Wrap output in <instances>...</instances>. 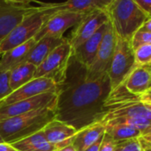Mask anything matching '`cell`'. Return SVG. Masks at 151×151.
Listing matches in <instances>:
<instances>
[{"instance_id":"cell-1","label":"cell","mask_w":151,"mask_h":151,"mask_svg":"<svg viewBox=\"0 0 151 151\" xmlns=\"http://www.w3.org/2000/svg\"><path fill=\"white\" fill-rule=\"evenodd\" d=\"M86 70L72 54L64 78L57 85L55 119L78 131L101 121L105 115L104 103L111 92L108 75L89 81Z\"/></svg>"},{"instance_id":"cell-2","label":"cell","mask_w":151,"mask_h":151,"mask_svg":"<svg viewBox=\"0 0 151 151\" xmlns=\"http://www.w3.org/2000/svg\"><path fill=\"white\" fill-rule=\"evenodd\" d=\"M55 116L56 105H52L6 119L0 122V135L11 144L41 131Z\"/></svg>"},{"instance_id":"cell-3","label":"cell","mask_w":151,"mask_h":151,"mask_svg":"<svg viewBox=\"0 0 151 151\" xmlns=\"http://www.w3.org/2000/svg\"><path fill=\"white\" fill-rule=\"evenodd\" d=\"M106 11L115 33L129 41L151 17L132 0H114Z\"/></svg>"},{"instance_id":"cell-4","label":"cell","mask_w":151,"mask_h":151,"mask_svg":"<svg viewBox=\"0 0 151 151\" xmlns=\"http://www.w3.org/2000/svg\"><path fill=\"white\" fill-rule=\"evenodd\" d=\"M52 14V13L41 4L36 12L28 15L0 43V55L34 38Z\"/></svg>"},{"instance_id":"cell-5","label":"cell","mask_w":151,"mask_h":151,"mask_svg":"<svg viewBox=\"0 0 151 151\" xmlns=\"http://www.w3.org/2000/svg\"><path fill=\"white\" fill-rule=\"evenodd\" d=\"M136 65L134 50L130 41L116 34L114 53L108 71L111 91L124 83Z\"/></svg>"},{"instance_id":"cell-6","label":"cell","mask_w":151,"mask_h":151,"mask_svg":"<svg viewBox=\"0 0 151 151\" xmlns=\"http://www.w3.org/2000/svg\"><path fill=\"white\" fill-rule=\"evenodd\" d=\"M72 54L73 50L67 38L62 44L53 49L44 61L37 67L34 78H51L58 85L64 78Z\"/></svg>"},{"instance_id":"cell-7","label":"cell","mask_w":151,"mask_h":151,"mask_svg":"<svg viewBox=\"0 0 151 151\" xmlns=\"http://www.w3.org/2000/svg\"><path fill=\"white\" fill-rule=\"evenodd\" d=\"M116 44V33L109 21L108 29L105 32L99 50L86 70V79L89 81H96L108 75V71L111 63Z\"/></svg>"},{"instance_id":"cell-8","label":"cell","mask_w":151,"mask_h":151,"mask_svg":"<svg viewBox=\"0 0 151 151\" xmlns=\"http://www.w3.org/2000/svg\"><path fill=\"white\" fill-rule=\"evenodd\" d=\"M38 7L0 0V43L28 15L36 12Z\"/></svg>"},{"instance_id":"cell-9","label":"cell","mask_w":151,"mask_h":151,"mask_svg":"<svg viewBox=\"0 0 151 151\" xmlns=\"http://www.w3.org/2000/svg\"><path fill=\"white\" fill-rule=\"evenodd\" d=\"M109 14L106 10L99 9L86 14L82 20L74 27L70 37L68 38L72 50L77 49L80 45L91 37L103 24L109 22Z\"/></svg>"},{"instance_id":"cell-10","label":"cell","mask_w":151,"mask_h":151,"mask_svg":"<svg viewBox=\"0 0 151 151\" xmlns=\"http://www.w3.org/2000/svg\"><path fill=\"white\" fill-rule=\"evenodd\" d=\"M57 92L42 93L0 108V122L38 109L56 105Z\"/></svg>"},{"instance_id":"cell-11","label":"cell","mask_w":151,"mask_h":151,"mask_svg":"<svg viewBox=\"0 0 151 151\" xmlns=\"http://www.w3.org/2000/svg\"><path fill=\"white\" fill-rule=\"evenodd\" d=\"M84 16V14L70 12H56L46 20L34 39L37 41L46 36L63 37V34L68 29L75 27Z\"/></svg>"},{"instance_id":"cell-12","label":"cell","mask_w":151,"mask_h":151,"mask_svg":"<svg viewBox=\"0 0 151 151\" xmlns=\"http://www.w3.org/2000/svg\"><path fill=\"white\" fill-rule=\"evenodd\" d=\"M49 92H57V85L52 79L47 78H34L3 99L0 101V108Z\"/></svg>"},{"instance_id":"cell-13","label":"cell","mask_w":151,"mask_h":151,"mask_svg":"<svg viewBox=\"0 0 151 151\" xmlns=\"http://www.w3.org/2000/svg\"><path fill=\"white\" fill-rule=\"evenodd\" d=\"M48 142L54 145L58 149L72 144L78 130L72 125L57 119L52 120L42 129Z\"/></svg>"},{"instance_id":"cell-14","label":"cell","mask_w":151,"mask_h":151,"mask_svg":"<svg viewBox=\"0 0 151 151\" xmlns=\"http://www.w3.org/2000/svg\"><path fill=\"white\" fill-rule=\"evenodd\" d=\"M109 22V20L105 24H103L91 37H89L86 41H85L77 49L73 51V56L75 59L84 65L86 68L90 67L99 50L105 32L108 29Z\"/></svg>"},{"instance_id":"cell-15","label":"cell","mask_w":151,"mask_h":151,"mask_svg":"<svg viewBox=\"0 0 151 151\" xmlns=\"http://www.w3.org/2000/svg\"><path fill=\"white\" fill-rule=\"evenodd\" d=\"M151 83V68L149 65H136L123 85L133 95L139 96L149 89Z\"/></svg>"},{"instance_id":"cell-16","label":"cell","mask_w":151,"mask_h":151,"mask_svg":"<svg viewBox=\"0 0 151 151\" xmlns=\"http://www.w3.org/2000/svg\"><path fill=\"white\" fill-rule=\"evenodd\" d=\"M44 6L52 14L56 12H70L86 15L95 10L102 9L98 0H66L61 3H49L44 4Z\"/></svg>"},{"instance_id":"cell-17","label":"cell","mask_w":151,"mask_h":151,"mask_svg":"<svg viewBox=\"0 0 151 151\" xmlns=\"http://www.w3.org/2000/svg\"><path fill=\"white\" fill-rule=\"evenodd\" d=\"M67 38L66 37H57L46 36L37 40L32 49L29 51L25 61H28L36 67L39 66L44 60L49 55V53L62 44Z\"/></svg>"},{"instance_id":"cell-18","label":"cell","mask_w":151,"mask_h":151,"mask_svg":"<svg viewBox=\"0 0 151 151\" xmlns=\"http://www.w3.org/2000/svg\"><path fill=\"white\" fill-rule=\"evenodd\" d=\"M36 42L37 41L32 38L28 42L1 54L0 56V73L10 72L14 68L25 61L26 57L35 45Z\"/></svg>"},{"instance_id":"cell-19","label":"cell","mask_w":151,"mask_h":151,"mask_svg":"<svg viewBox=\"0 0 151 151\" xmlns=\"http://www.w3.org/2000/svg\"><path fill=\"white\" fill-rule=\"evenodd\" d=\"M105 131L106 125L101 121L89 124L78 132L74 138L72 145L78 151H84L102 137Z\"/></svg>"},{"instance_id":"cell-20","label":"cell","mask_w":151,"mask_h":151,"mask_svg":"<svg viewBox=\"0 0 151 151\" xmlns=\"http://www.w3.org/2000/svg\"><path fill=\"white\" fill-rule=\"evenodd\" d=\"M18 151H56L54 145L45 139L43 131L35 132L26 138L10 144Z\"/></svg>"},{"instance_id":"cell-21","label":"cell","mask_w":151,"mask_h":151,"mask_svg":"<svg viewBox=\"0 0 151 151\" xmlns=\"http://www.w3.org/2000/svg\"><path fill=\"white\" fill-rule=\"evenodd\" d=\"M37 67L28 61H23L14 68L9 74V87L12 92L34 79Z\"/></svg>"},{"instance_id":"cell-22","label":"cell","mask_w":151,"mask_h":151,"mask_svg":"<svg viewBox=\"0 0 151 151\" xmlns=\"http://www.w3.org/2000/svg\"><path fill=\"white\" fill-rule=\"evenodd\" d=\"M105 132L116 142L124 139L139 138L141 135V132L139 130L122 124L106 125Z\"/></svg>"},{"instance_id":"cell-23","label":"cell","mask_w":151,"mask_h":151,"mask_svg":"<svg viewBox=\"0 0 151 151\" xmlns=\"http://www.w3.org/2000/svg\"><path fill=\"white\" fill-rule=\"evenodd\" d=\"M126 124L131 127L136 128L141 132V133L151 124V121L143 118V117H136V116H124V117H118L112 120L108 121L105 123V125L108 124Z\"/></svg>"},{"instance_id":"cell-24","label":"cell","mask_w":151,"mask_h":151,"mask_svg":"<svg viewBox=\"0 0 151 151\" xmlns=\"http://www.w3.org/2000/svg\"><path fill=\"white\" fill-rule=\"evenodd\" d=\"M135 62L137 65H150L151 64V44L145 45L134 50Z\"/></svg>"},{"instance_id":"cell-25","label":"cell","mask_w":151,"mask_h":151,"mask_svg":"<svg viewBox=\"0 0 151 151\" xmlns=\"http://www.w3.org/2000/svg\"><path fill=\"white\" fill-rule=\"evenodd\" d=\"M139 138L117 141L115 151H141V146Z\"/></svg>"},{"instance_id":"cell-26","label":"cell","mask_w":151,"mask_h":151,"mask_svg":"<svg viewBox=\"0 0 151 151\" xmlns=\"http://www.w3.org/2000/svg\"><path fill=\"white\" fill-rule=\"evenodd\" d=\"M130 43L133 50H136L138 47L145 45H150L151 44V33L138 30L132 37Z\"/></svg>"},{"instance_id":"cell-27","label":"cell","mask_w":151,"mask_h":151,"mask_svg":"<svg viewBox=\"0 0 151 151\" xmlns=\"http://www.w3.org/2000/svg\"><path fill=\"white\" fill-rule=\"evenodd\" d=\"M9 74L10 72L0 73V101L12 93L9 87Z\"/></svg>"},{"instance_id":"cell-28","label":"cell","mask_w":151,"mask_h":151,"mask_svg":"<svg viewBox=\"0 0 151 151\" xmlns=\"http://www.w3.org/2000/svg\"><path fill=\"white\" fill-rule=\"evenodd\" d=\"M116 144V141H115L109 134L105 132L103 135L99 151H115Z\"/></svg>"},{"instance_id":"cell-29","label":"cell","mask_w":151,"mask_h":151,"mask_svg":"<svg viewBox=\"0 0 151 151\" xmlns=\"http://www.w3.org/2000/svg\"><path fill=\"white\" fill-rule=\"evenodd\" d=\"M144 12L151 15V0H132Z\"/></svg>"},{"instance_id":"cell-30","label":"cell","mask_w":151,"mask_h":151,"mask_svg":"<svg viewBox=\"0 0 151 151\" xmlns=\"http://www.w3.org/2000/svg\"><path fill=\"white\" fill-rule=\"evenodd\" d=\"M139 99L144 104H151V89H148L147 92L140 94Z\"/></svg>"},{"instance_id":"cell-31","label":"cell","mask_w":151,"mask_h":151,"mask_svg":"<svg viewBox=\"0 0 151 151\" xmlns=\"http://www.w3.org/2000/svg\"><path fill=\"white\" fill-rule=\"evenodd\" d=\"M102 137H101L96 142H94L93 145H91L90 147H88L87 148H86L84 151H99V148H100V146L101 144V141H102Z\"/></svg>"},{"instance_id":"cell-32","label":"cell","mask_w":151,"mask_h":151,"mask_svg":"<svg viewBox=\"0 0 151 151\" xmlns=\"http://www.w3.org/2000/svg\"><path fill=\"white\" fill-rule=\"evenodd\" d=\"M139 142H140V146H141V151H151V143L145 140L142 138H139Z\"/></svg>"},{"instance_id":"cell-33","label":"cell","mask_w":151,"mask_h":151,"mask_svg":"<svg viewBox=\"0 0 151 151\" xmlns=\"http://www.w3.org/2000/svg\"><path fill=\"white\" fill-rule=\"evenodd\" d=\"M141 31H145V32H149L151 33V17L141 26V28L139 29Z\"/></svg>"},{"instance_id":"cell-34","label":"cell","mask_w":151,"mask_h":151,"mask_svg":"<svg viewBox=\"0 0 151 151\" xmlns=\"http://www.w3.org/2000/svg\"><path fill=\"white\" fill-rule=\"evenodd\" d=\"M0 151H18V150L13 147L10 144L3 142V143H0Z\"/></svg>"},{"instance_id":"cell-35","label":"cell","mask_w":151,"mask_h":151,"mask_svg":"<svg viewBox=\"0 0 151 151\" xmlns=\"http://www.w3.org/2000/svg\"><path fill=\"white\" fill-rule=\"evenodd\" d=\"M113 1H114V0H98V2H99L100 6H101V8L104 9V10H106V9L109 7V6Z\"/></svg>"},{"instance_id":"cell-36","label":"cell","mask_w":151,"mask_h":151,"mask_svg":"<svg viewBox=\"0 0 151 151\" xmlns=\"http://www.w3.org/2000/svg\"><path fill=\"white\" fill-rule=\"evenodd\" d=\"M140 137L143 139H151V124L141 133Z\"/></svg>"},{"instance_id":"cell-37","label":"cell","mask_w":151,"mask_h":151,"mask_svg":"<svg viewBox=\"0 0 151 151\" xmlns=\"http://www.w3.org/2000/svg\"><path fill=\"white\" fill-rule=\"evenodd\" d=\"M6 1L15 3V4H22V5H29L32 0H6Z\"/></svg>"},{"instance_id":"cell-38","label":"cell","mask_w":151,"mask_h":151,"mask_svg":"<svg viewBox=\"0 0 151 151\" xmlns=\"http://www.w3.org/2000/svg\"><path fill=\"white\" fill-rule=\"evenodd\" d=\"M56 151H78V150L76 149V147L72 144H69V145L65 146V147H61V148H60V149H58Z\"/></svg>"},{"instance_id":"cell-39","label":"cell","mask_w":151,"mask_h":151,"mask_svg":"<svg viewBox=\"0 0 151 151\" xmlns=\"http://www.w3.org/2000/svg\"><path fill=\"white\" fill-rule=\"evenodd\" d=\"M145 106H146L149 110H151V104H145Z\"/></svg>"},{"instance_id":"cell-40","label":"cell","mask_w":151,"mask_h":151,"mask_svg":"<svg viewBox=\"0 0 151 151\" xmlns=\"http://www.w3.org/2000/svg\"><path fill=\"white\" fill-rule=\"evenodd\" d=\"M3 142H5V141H4V139H2L1 135H0V143H3Z\"/></svg>"},{"instance_id":"cell-41","label":"cell","mask_w":151,"mask_h":151,"mask_svg":"<svg viewBox=\"0 0 151 151\" xmlns=\"http://www.w3.org/2000/svg\"><path fill=\"white\" fill-rule=\"evenodd\" d=\"M140 138H141V137H140ZM142 139H143V138H142ZM145 139V140H147V141H148V142H150V143H151V139Z\"/></svg>"},{"instance_id":"cell-42","label":"cell","mask_w":151,"mask_h":151,"mask_svg":"<svg viewBox=\"0 0 151 151\" xmlns=\"http://www.w3.org/2000/svg\"><path fill=\"white\" fill-rule=\"evenodd\" d=\"M149 89H151V83H150V86H149Z\"/></svg>"},{"instance_id":"cell-43","label":"cell","mask_w":151,"mask_h":151,"mask_svg":"<svg viewBox=\"0 0 151 151\" xmlns=\"http://www.w3.org/2000/svg\"><path fill=\"white\" fill-rule=\"evenodd\" d=\"M149 67H150V68H151V64H150V65H149Z\"/></svg>"},{"instance_id":"cell-44","label":"cell","mask_w":151,"mask_h":151,"mask_svg":"<svg viewBox=\"0 0 151 151\" xmlns=\"http://www.w3.org/2000/svg\"><path fill=\"white\" fill-rule=\"evenodd\" d=\"M0 56H1V55H0Z\"/></svg>"}]
</instances>
